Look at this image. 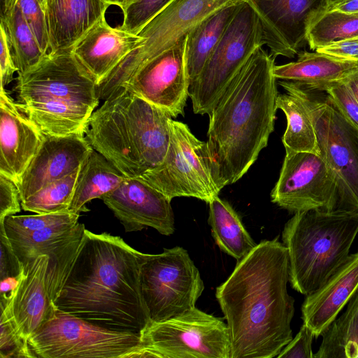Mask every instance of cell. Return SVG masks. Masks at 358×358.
<instances>
[{
	"mask_svg": "<svg viewBox=\"0 0 358 358\" xmlns=\"http://www.w3.org/2000/svg\"><path fill=\"white\" fill-rule=\"evenodd\" d=\"M17 5L34 34L42 51L49 50V38L45 11L38 0H18Z\"/></svg>",
	"mask_w": 358,
	"mask_h": 358,
	"instance_id": "obj_38",
	"label": "cell"
},
{
	"mask_svg": "<svg viewBox=\"0 0 358 358\" xmlns=\"http://www.w3.org/2000/svg\"><path fill=\"white\" fill-rule=\"evenodd\" d=\"M278 84L286 93L278 94L276 108L281 110L287 120V127L282 138L285 149L307 152L320 155L314 124L302 96L287 80Z\"/></svg>",
	"mask_w": 358,
	"mask_h": 358,
	"instance_id": "obj_28",
	"label": "cell"
},
{
	"mask_svg": "<svg viewBox=\"0 0 358 358\" xmlns=\"http://www.w3.org/2000/svg\"><path fill=\"white\" fill-rule=\"evenodd\" d=\"M110 5L117 6L124 13L129 7L138 2L140 0H105Z\"/></svg>",
	"mask_w": 358,
	"mask_h": 358,
	"instance_id": "obj_47",
	"label": "cell"
},
{
	"mask_svg": "<svg viewBox=\"0 0 358 358\" xmlns=\"http://www.w3.org/2000/svg\"><path fill=\"white\" fill-rule=\"evenodd\" d=\"M315 51L358 63V36L320 47Z\"/></svg>",
	"mask_w": 358,
	"mask_h": 358,
	"instance_id": "obj_42",
	"label": "cell"
},
{
	"mask_svg": "<svg viewBox=\"0 0 358 358\" xmlns=\"http://www.w3.org/2000/svg\"><path fill=\"white\" fill-rule=\"evenodd\" d=\"M243 0H172L137 34L140 43L99 84L107 98L139 68L175 45L201 20L220 8Z\"/></svg>",
	"mask_w": 358,
	"mask_h": 358,
	"instance_id": "obj_9",
	"label": "cell"
},
{
	"mask_svg": "<svg viewBox=\"0 0 358 358\" xmlns=\"http://www.w3.org/2000/svg\"><path fill=\"white\" fill-rule=\"evenodd\" d=\"M315 338L312 330L303 323L299 332L282 348L278 358H313L312 343Z\"/></svg>",
	"mask_w": 358,
	"mask_h": 358,
	"instance_id": "obj_39",
	"label": "cell"
},
{
	"mask_svg": "<svg viewBox=\"0 0 358 358\" xmlns=\"http://www.w3.org/2000/svg\"><path fill=\"white\" fill-rule=\"evenodd\" d=\"M357 234L358 215L320 210L294 213L282 232L292 287L305 296L318 289L345 262Z\"/></svg>",
	"mask_w": 358,
	"mask_h": 358,
	"instance_id": "obj_6",
	"label": "cell"
},
{
	"mask_svg": "<svg viewBox=\"0 0 358 358\" xmlns=\"http://www.w3.org/2000/svg\"><path fill=\"white\" fill-rule=\"evenodd\" d=\"M18 0H1V15L0 17L4 16L11 11L17 4Z\"/></svg>",
	"mask_w": 358,
	"mask_h": 358,
	"instance_id": "obj_48",
	"label": "cell"
},
{
	"mask_svg": "<svg viewBox=\"0 0 358 358\" xmlns=\"http://www.w3.org/2000/svg\"><path fill=\"white\" fill-rule=\"evenodd\" d=\"M34 358H137L141 334L110 330L56 308L28 338Z\"/></svg>",
	"mask_w": 358,
	"mask_h": 358,
	"instance_id": "obj_7",
	"label": "cell"
},
{
	"mask_svg": "<svg viewBox=\"0 0 358 358\" xmlns=\"http://www.w3.org/2000/svg\"><path fill=\"white\" fill-rule=\"evenodd\" d=\"M140 284L150 322H160L195 308L204 290L199 271L187 251L176 246L147 254Z\"/></svg>",
	"mask_w": 358,
	"mask_h": 358,
	"instance_id": "obj_12",
	"label": "cell"
},
{
	"mask_svg": "<svg viewBox=\"0 0 358 358\" xmlns=\"http://www.w3.org/2000/svg\"><path fill=\"white\" fill-rule=\"evenodd\" d=\"M245 1L230 3L212 13L197 24L187 35L185 63L190 85L199 77L208 59Z\"/></svg>",
	"mask_w": 358,
	"mask_h": 358,
	"instance_id": "obj_26",
	"label": "cell"
},
{
	"mask_svg": "<svg viewBox=\"0 0 358 358\" xmlns=\"http://www.w3.org/2000/svg\"><path fill=\"white\" fill-rule=\"evenodd\" d=\"M264 45L260 20L245 1L220 42L190 85L189 96L196 114H210L232 79L253 52Z\"/></svg>",
	"mask_w": 358,
	"mask_h": 358,
	"instance_id": "obj_10",
	"label": "cell"
},
{
	"mask_svg": "<svg viewBox=\"0 0 358 358\" xmlns=\"http://www.w3.org/2000/svg\"><path fill=\"white\" fill-rule=\"evenodd\" d=\"M343 0H326V10H329L335 4L342 1Z\"/></svg>",
	"mask_w": 358,
	"mask_h": 358,
	"instance_id": "obj_49",
	"label": "cell"
},
{
	"mask_svg": "<svg viewBox=\"0 0 358 358\" xmlns=\"http://www.w3.org/2000/svg\"><path fill=\"white\" fill-rule=\"evenodd\" d=\"M38 1L40 2L43 9L44 10L45 8V0H38Z\"/></svg>",
	"mask_w": 358,
	"mask_h": 358,
	"instance_id": "obj_50",
	"label": "cell"
},
{
	"mask_svg": "<svg viewBox=\"0 0 358 358\" xmlns=\"http://www.w3.org/2000/svg\"><path fill=\"white\" fill-rule=\"evenodd\" d=\"M19 275L6 277L1 280V302H5L9 299L10 295L18 284Z\"/></svg>",
	"mask_w": 358,
	"mask_h": 358,
	"instance_id": "obj_44",
	"label": "cell"
},
{
	"mask_svg": "<svg viewBox=\"0 0 358 358\" xmlns=\"http://www.w3.org/2000/svg\"><path fill=\"white\" fill-rule=\"evenodd\" d=\"M111 6L105 0H45L49 53L71 50Z\"/></svg>",
	"mask_w": 358,
	"mask_h": 358,
	"instance_id": "obj_24",
	"label": "cell"
},
{
	"mask_svg": "<svg viewBox=\"0 0 358 358\" xmlns=\"http://www.w3.org/2000/svg\"><path fill=\"white\" fill-rule=\"evenodd\" d=\"M329 10L347 14L358 15V0H343L335 4Z\"/></svg>",
	"mask_w": 358,
	"mask_h": 358,
	"instance_id": "obj_45",
	"label": "cell"
},
{
	"mask_svg": "<svg viewBox=\"0 0 358 358\" xmlns=\"http://www.w3.org/2000/svg\"><path fill=\"white\" fill-rule=\"evenodd\" d=\"M92 150L84 135H44L37 153L16 183L20 201L78 170Z\"/></svg>",
	"mask_w": 358,
	"mask_h": 358,
	"instance_id": "obj_20",
	"label": "cell"
},
{
	"mask_svg": "<svg viewBox=\"0 0 358 358\" xmlns=\"http://www.w3.org/2000/svg\"><path fill=\"white\" fill-rule=\"evenodd\" d=\"M1 280L10 276H18L22 264L15 255L3 225H0Z\"/></svg>",
	"mask_w": 358,
	"mask_h": 358,
	"instance_id": "obj_41",
	"label": "cell"
},
{
	"mask_svg": "<svg viewBox=\"0 0 358 358\" xmlns=\"http://www.w3.org/2000/svg\"><path fill=\"white\" fill-rule=\"evenodd\" d=\"M0 18V27L5 31L18 75L22 74L36 66L48 53L41 49L17 4Z\"/></svg>",
	"mask_w": 358,
	"mask_h": 358,
	"instance_id": "obj_31",
	"label": "cell"
},
{
	"mask_svg": "<svg viewBox=\"0 0 358 358\" xmlns=\"http://www.w3.org/2000/svg\"><path fill=\"white\" fill-rule=\"evenodd\" d=\"M313 358H358V290L345 312L322 332Z\"/></svg>",
	"mask_w": 358,
	"mask_h": 358,
	"instance_id": "obj_30",
	"label": "cell"
},
{
	"mask_svg": "<svg viewBox=\"0 0 358 358\" xmlns=\"http://www.w3.org/2000/svg\"><path fill=\"white\" fill-rule=\"evenodd\" d=\"M49 257L40 255L22 264L19 282L1 309L13 318L20 334L28 339L55 314L48 288Z\"/></svg>",
	"mask_w": 358,
	"mask_h": 358,
	"instance_id": "obj_19",
	"label": "cell"
},
{
	"mask_svg": "<svg viewBox=\"0 0 358 358\" xmlns=\"http://www.w3.org/2000/svg\"><path fill=\"white\" fill-rule=\"evenodd\" d=\"M21 201L16 183L0 173V222L21 210Z\"/></svg>",
	"mask_w": 358,
	"mask_h": 358,
	"instance_id": "obj_40",
	"label": "cell"
},
{
	"mask_svg": "<svg viewBox=\"0 0 358 358\" xmlns=\"http://www.w3.org/2000/svg\"><path fill=\"white\" fill-rule=\"evenodd\" d=\"M20 110L46 136L84 135L99 104L97 84L71 50L48 53L19 74L14 87Z\"/></svg>",
	"mask_w": 358,
	"mask_h": 358,
	"instance_id": "obj_5",
	"label": "cell"
},
{
	"mask_svg": "<svg viewBox=\"0 0 358 358\" xmlns=\"http://www.w3.org/2000/svg\"><path fill=\"white\" fill-rule=\"evenodd\" d=\"M339 196L336 175L320 155L285 149L271 201L296 213L311 210L336 212Z\"/></svg>",
	"mask_w": 358,
	"mask_h": 358,
	"instance_id": "obj_14",
	"label": "cell"
},
{
	"mask_svg": "<svg viewBox=\"0 0 358 358\" xmlns=\"http://www.w3.org/2000/svg\"><path fill=\"white\" fill-rule=\"evenodd\" d=\"M101 199L120 221L126 232L150 227L170 236L175 231L171 200L138 178H126Z\"/></svg>",
	"mask_w": 358,
	"mask_h": 358,
	"instance_id": "obj_18",
	"label": "cell"
},
{
	"mask_svg": "<svg viewBox=\"0 0 358 358\" xmlns=\"http://www.w3.org/2000/svg\"><path fill=\"white\" fill-rule=\"evenodd\" d=\"M172 0H140L124 13L122 24L119 27L137 34L142 27Z\"/></svg>",
	"mask_w": 358,
	"mask_h": 358,
	"instance_id": "obj_37",
	"label": "cell"
},
{
	"mask_svg": "<svg viewBox=\"0 0 358 358\" xmlns=\"http://www.w3.org/2000/svg\"><path fill=\"white\" fill-rule=\"evenodd\" d=\"M287 81L304 99L314 124L320 156L338 178L339 196L336 212L358 215V131L325 92Z\"/></svg>",
	"mask_w": 358,
	"mask_h": 358,
	"instance_id": "obj_8",
	"label": "cell"
},
{
	"mask_svg": "<svg viewBox=\"0 0 358 358\" xmlns=\"http://www.w3.org/2000/svg\"><path fill=\"white\" fill-rule=\"evenodd\" d=\"M80 213H74L69 210L55 213H43L29 215H9L3 222V225L7 236L24 234L41 230L50 227L76 224L78 222Z\"/></svg>",
	"mask_w": 358,
	"mask_h": 358,
	"instance_id": "obj_34",
	"label": "cell"
},
{
	"mask_svg": "<svg viewBox=\"0 0 358 358\" xmlns=\"http://www.w3.org/2000/svg\"><path fill=\"white\" fill-rule=\"evenodd\" d=\"M138 178L171 201L187 196L208 203L221 191L213 176L207 143L199 140L186 124L173 119L170 143L163 162Z\"/></svg>",
	"mask_w": 358,
	"mask_h": 358,
	"instance_id": "obj_13",
	"label": "cell"
},
{
	"mask_svg": "<svg viewBox=\"0 0 358 358\" xmlns=\"http://www.w3.org/2000/svg\"><path fill=\"white\" fill-rule=\"evenodd\" d=\"M0 68H1V87L9 84L13 79L14 73L17 69L15 66L14 59L7 41V38L3 28L0 27Z\"/></svg>",
	"mask_w": 358,
	"mask_h": 358,
	"instance_id": "obj_43",
	"label": "cell"
},
{
	"mask_svg": "<svg viewBox=\"0 0 358 358\" xmlns=\"http://www.w3.org/2000/svg\"><path fill=\"white\" fill-rule=\"evenodd\" d=\"M257 13L264 45L275 57L294 58L306 42L310 20L326 10V0H246Z\"/></svg>",
	"mask_w": 358,
	"mask_h": 358,
	"instance_id": "obj_16",
	"label": "cell"
},
{
	"mask_svg": "<svg viewBox=\"0 0 358 358\" xmlns=\"http://www.w3.org/2000/svg\"><path fill=\"white\" fill-rule=\"evenodd\" d=\"M172 118L165 110L120 87L92 113L85 137L126 178H138L163 162Z\"/></svg>",
	"mask_w": 358,
	"mask_h": 358,
	"instance_id": "obj_4",
	"label": "cell"
},
{
	"mask_svg": "<svg viewBox=\"0 0 358 358\" xmlns=\"http://www.w3.org/2000/svg\"><path fill=\"white\" fill-rule=\"evenodd\" d=\"M137 358H230L227 324L193 308L160 322H150L141 333Z\"/></svg>",
	"mask_w": 358,
	"mask_h": 358,
	"instance_id": "obj_11",
	"label": "cell"
},
{
	"mask_svg": "<svg viewBox=\"0 0 358 358\" xmlns=\"http://www.w3.org/2000/svg\"><path fill=\"white\" fill-rule=\"evenodd\" d=\"M208 204V222L215 243L222 252L237 261L241 260L256 247L257 243L228 201L217 196Z\"/></svg>",
	"mask_w": 358,
	"mask_h": 358,
	"instance_id": "obj_29",
	"label": "cell"
},
{
	"mask_svg": "<svg viewBox=\"0 0 358 358\" xmlns=\"http://www.w3.org/2000/svg\"><path fill=\"white\" fill-rule=\"evenodd\" d=\"M43 138L38 127L1 87L0 173L17 183L37 153Z\"/></svg>",
	"mask_w": 358,
	"mask_h": 358,
	"instance_id": "obj_21",
	"label": "cell"
},
{
	"mask_svg": "<svg viewBox=\"0 0 358 358\" xmlns=\"http://www.w3.org/2000/svg\"><path fill=\"white\" fill-rule=\"evenodd\" d=\"M146 255L120 236L85 229L55 306L99 327L141 334L150 322L140 284Z\"/></svg>",
	"mask_w": 358,
	"mask_h": 358,
	"instance_id": "obj_2",
	"label": "cell"
},
{
	"mask_svg": "<svg viewBox=\"0 0 358 358\" xmlns=\"http://www.w3.org/2000/svg\"><path fill=\"white\" fill-rule=\"evenodd\" d=\"M125 178L103 155L93 149L79 169L69 210L74 213L88 211L85 207L87 202L114 191Z\"/></svg>",
	"mask_w": 358,
	"mask_h": 358,
	"instance_id": "obj_27",
	"label": "cell"
},
{
	"mask_svg": "<svg viewBox=\"0 0 358 358\" xmlns=\"http://www.w3.org/2000/svg\"><path fill=\"white\" fill-rule=\"evenodd\" d=\"M186 36L143 65L120 87L172 117L183 115L190 85L185 63Z\"/></svg>",
	"mask_w": 358,
	"mask_h": 358,
	"instance_id": "obj_15",
	"label": "cell"
},
{
	"mask_svg": "<svg viewBox=\"0 0 358 358\" xmlns=\"http://www.w3.org/2000/svg\"><path fill=\"white\" fill-rule=\"evenodd\" d=\"M313 91L325 92L341 115L358 131V102L343 80L322 85Z\"/></svg>",
	"mask_w": 358,
	"mask_h": 358,
	"instance_id": "obj_36",
	"label": "cell"
},
{
	"mask_svg": "<svg viewBox=\"0 0 358 358\" xmlns=\"http://www.w3.org/2000/svg\"><path fill=\"white\" fill-rule=\"evenodd\" d=\"M274 66L275 57L258 48L208 115L206 143L220 190L240 180L267 146L278 110Z\"/></svg>",
	"mask_w": 358,
	"mask_h": 358,
	"instance_id": "obj_3",
	"label": "cell"
},
{
	"mask_svg": "<svg viewBox=\"0 0 358 358\" xmlns=\"http://www.w3.org/2000/svg\"><path fill=\"white\" fill-rule=\"evenodd\" d=\"M0 357L34 358L31 352L28 339L18 331L12 317L1 310Z\"/></svg>",
	"mask_w": 358,
	"mask_h": 358,
	"instance_id": "obj_35",
	"label": "cell"
},
{
	"mask_svg": "<svg viewBox=\"0 0 358 358\" xmlns=\"http://www.w3.org/2000/svg\"><path fill=\"white\" fill-rule=\"evenodd\" d=\"M358 290V250L301 306L303 323L320 336Z\"/></svg>",
	"mask_w": 358,
	"mask_h": 358,
	"instance_id": "obj_23",
	"label": "cell"
},
{
	"mask_svg": "<svg viewBox=\"0 0 358 358\" xmlns=\"http://www.w3.org/2000/svg\"><path fill=\"white\" fill-rule=\"evenodd\" d=\"M358 36V15L324 10L310 20L306 42L312 50L320 47Z\"/></svg>",
	"mask_w": 358,
	"mask_h": 358,
	"instance_id": "obj_32",
	"label": "cell"
},
{
	"mask_svg": "<svg viewBox=\"0 0 358 358\" xmlns=\"http://www.w3.org/2000/svg\"><path fill=\"white\" fill-rule=\"evenodd\" d=\"M85 230V224L77 222L7 236L21 264L40 255L49 257L48 288L54 304L78 252Z\"/></svg>",
	"mask_w": 358,
	"mask_h": 358,
	"instance_id": "obj_17",
	"label": "cell"
},
{
	"mask_svg": "<svg viewBox=\"0 0 358 358\" xmlns=\"http://www.w3.org/2000/svg\"><path fill=\"white\" fill-rule=\"evenodd\" d=\"M79 169L22 201V208L38 214L69 210Z\"/></svg>",
	"mask_w": 358,
	"mask_h": 358,
	"instance_id": "obj_33",
	"label": "cell"
},
{
	"mask_svg": "<svg viewBox=\"0 0 358 358\" xmlns=\"http://www.w3.org/2000/svg\"><path fill=\"white\" fill-rule=\"evenodd\" d=\"M296 61L275 65L273 73L278 80L293 81L310 90L343 80L358 68V63L324 53L301 52Z\"/></svg>",
	"mask_w": 358,
	"mask_h": 358,
	"instance_id": "obj_25",
	"label": "cell"
},
{
	"mask_svg": "<svg viewBox=\"0 0 358 358\" xmlns=\"http://www.w3.org/2000/svg\"><path fill=\"white\" fill-rule=\"evenodd\" d=\"M141 39L138 34L110 27L104 17L76 42L71 51L98 85Z\"/></svg>",
	"mask_w": 358,
	"mask_h": 358,
	"instance_id": "obj_22",
	"label": "cell"
},
{
	"mask_svg": "<svg viewBox=\"0 0 358 358\" xmlns=\"http://www.w3.org/2000/svg\"><path fill=\"white\" fill-rule=\"evenodd\" d=\"M341 80L348 87L358 102V68Z\"/></svg>",
	"mask_w": 358,
	"mask_h": 358,
	"instance_id": "obj_46",
	"label": "cell"
},
{
	"mask_svg": "<svg viewBox=\"0 0 358 358\" xmlns=\"http://www.w3.org/2000/svg\"><path fill=\"white\" fill-rule=\"evenodd\" d=\"M289 280L288 252L277 237L257 244L216 288L230 358L277 357L292 339L294 299L287 292Z\"/></svg>",
	"mask_w": 358,
	"mask_h": 358,
	"instance_id": "obj_1",
	"label": "cell"
}]
</instances>
